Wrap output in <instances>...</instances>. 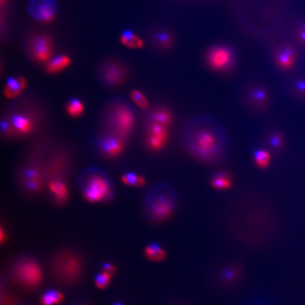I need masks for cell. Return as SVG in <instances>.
Instances as JSON below:
<instances>
[{"label": "cell", "mask_w": 305, "mask_h": 305, "mask_svg": "<svg viewBox=\"0 0 305 305\" xmlns=\"http://www.w3.org/2000/svg\"><path fill=\"white\" fill-rule=\"evenodd\" d=\"M144 254L149 260L154 262H160L165 260L167 254L159 244L151 243L146 247Z\"/></svg>", "instance_id": "d4e9b609"}, {"label": "cell", "mask_w": 305, "mask_h": 305, "mask_svg": "<svg viewBox=\"0 0 305 305\" xmlns=\"http://www.w3.org/2000/svg\"><path fill=\"white\" fill-rule=\"evenodd\" d=\"M47 187L53 195L56 203L62 204L67 200L68 188L64 181L55 180L49 183Z\"/></svg>", "instance_id": "603a6c76"}, {"label": "cell", "mask_w": 305, "mask_h": 305, "mask_svg": "<svg viewBox=\"0 0 305 305\" xmlns=\"http://www.w3.org/2000/svg\"><path fill=\"white\" fill-rule=\"evenodd\" d=\"M127 140L112 134L102 133L98 142V150L107 159L118 157L125 149Z\"/></svg>", "instance_id": "5bb4252c"}, {"label": "cell", "mask_w": 305, "mask_h": 305, "mask_svg": "<svg viewBox=\"0 0 305 305\" xmlns=\"http://www.w3.org/2000/svg\"><path fill=\"white\" fill-rule=\"evenodd\" d=\"M7 274L13 284L25 290L35 289L42 282L41 266L29 254H20L13 258L8 265Z\"/></svg>", "instance_id": "ba28073f"}, {"label": "cell", "mask_w": 305, "mask_h": 305, "mask_svg": "<svg viewBox=\"0 0 305 305\" xmlns=\"http://www.w3.org/2000/svg\"><path fill=\"white\" fill-rule=\"evenodd\" d=\"M113 305H125L123 304V303H114V304H113Z\"/></svg>", "instance_id": "d590c367"}, {"label": "cell", "mask_w": 305, "mask_h": 305, "mask_svg": "<svg viewBox=\"0 0 305 305\" xmlns=\"http://www.w3.org/2000/svg\"><path fill=\"white\" fill-rule=\"evenodd\" d=\"M46 117L41 102L26 94L18 97L5 109L1 116V135L6 138H22L33 135Z\"/></svg>", "instance_id": "7a4b0ae2"}, {"label": "cell", "mask_w": 305, "mask_h": 305, "mask_svg": "<svg viewBox=\"0 0 305 305\" xmlns=\"http://www.w3.org/2000/svg\"><path fill=\"white\" fill-rule=\"evenodd\" d=\"M27 87V81L23 76H16L8 79L5 84L4 95L10 100H15L22 96Z\"/></svg>", "instance_id": "d6986e66"}, {"label": "cell", "mask_w": 305, "mask_h": 305, "mask_svg": "<svg viewBox=\"0 0 305 305\" xmlns=\"http://www.w3.org/2000/svg\"><path fill=\"white\" fill-rule=\"evenodd\" d=\"M78 185L85 199L91 203H106L114 197L113 183L101 169L91 167L78 177Z\"/></svg>", "instance_id": "52a82bcc"}, {"label": "cell", "mask_w": 305, "mask_h": 305, "mask_svg": "<svg viewBox=\"0 0 305 305\" xmlns=\"http://www.w3.org/2000/svg\"><path fill=\"white\" fill-rule=\"evenodd\" d=\"M66 110L69 116L73 118H78L84 114V106L80 100L78 98H72L68 102Z\"/></svg>", "instance_id": "83f0119b"}, {"label": "cell", "mask_w": 305, "mask_h": 305, "mask_svg": "<svg viewBox=\"0 0 305 305\" xmlns=\"http://www.w3.org/2000/svg\"><path fill=\"white\" fill-rule=\"evenodd\" d=\"M50 144L48 136H38L32 143L16 170V182L24 194H40L47 186L44 165Z\"/></svg>", "instance_id": "3957f363"}, {"label": "cell", "mask_w": 305, "mask_h": 305, "mask_svg": "<svg viewBox=\"0 0 305 305\" xmlns=\"http://www.w3.org/2000/svg\"><path fill=\"white\" fill-rule=\"evenodd\" d=\"M71 64L70 58L67 55H59L47 62L45 70L50 74H55L67 69Z\"/></svg>", "instance_id": "cb8c5ba5"}, {"label": "cell", "mask_w": 305, "mask_h": 305, "mask_svg": "<svg viewBox=\"0 0 305 305\" xmlns=\"http://www.w3.org/2000/svg\"><path fill=\"white\" fill-rule=\"evenodd\" d=\"M168 136V127L160 124L147 123L145 142L149 150L158 152L163 148Z\"/></svg>", "instance_id": "9a60e30c"}, {"label": "cell", "mask_w": 305, "mask_h": 305, "mask_svg": "<svg viewBox=\"0 0 305 305\" xmlns=\"http://www.w3.org/2000/svg\"><path fill=\"white\" fill-rule=\"evenodd\" d=\"M63 295L56 290H50L41 296L42 305H56L63 301Z\"/></svg>", "instance_id": "f546056e"}, {"label": "cell", "mask_w": 305, "mask_h": 305, "mask_svg": "<svg viewBox=\"0 0 305 305\" xmlns=\"http://www.w3.org/2000/svg\"><path fill=\"white\" fill-rule=\"evenodd\" d=\"M50 274L55 284L64 287H72L79 284L85 271L84 257L75 249L62 248L52 256Z\"/></svg>", "instance_id": "277c9868"}, {"label": "cell", "mask_w": 305, "mask_h": 305, "mask_svg": "<svg viewBox=\"0 0 305 305\" xmlns=\"http://www.w3.org/2000/svg\"><path fill=\"white\" fill-rule=\"evenodd\" d=\"M182 142L191 157L206 165L223 162L230 152L224 128L208 115H201L188 122L183 130Z\"/></svg>", "instance_id": "6da1fadb"}, {"label": "cell", "mask_w": 305, "mask_h": 305, "mask_svg": "<svg viewBox=\"0 0 305 305\" xmlns=\"http://www.w3.org/2000/svg\"><path fill=\"white\" fill-rule=\"evenodd\" d=\"M264 148L269 152H277L284 147V136L279 131H270L268 132L263 140Z\"/></svg>", "instance_id": "7402d4cb"}, {"label": "cell", "mask_w": 305, "mask_h": 305, "mask_svg": "<svg viewBox=\"0 0 305 305\" xmlns=\"http://www.w3.org/2000/svg\"><path fill=\"white\" fill-rule=\"evenodd\" d=\"M244 107L251 113H260L269 108L271 94L266 85L251 82L245 85L240 93Z\"/></svg>", "instance_id": "8fae6325"}, {"label": "cell", "mask_w": 305, "mask_h": 305, "mask_svg": "<svg viewBox=\"0 0 305 305\" xmlns=\"http://www.w3.org/2000/svg\"><path fill=\"white\" fill-rule=\"evenodd\" d=\"M72 152L67 147L55 146L49 148L45 157L44 173L47 186L52 181L66 182L73 166Z\"/></svg>", "instance_id": "9c48e42d"}, {"label": "cell", "mask_w": 305, "mask_h": 305, "mask_svg": "<svg viewBox=\"0 0 305 305\" xmlns=\"http://www.w3.org/2000/svg\"><path fill=\"white\" fill-rule=\"evenodd\" d=\"M122 181L127 186L133 187H142L146 184V179L141 174L134 172H127L122 176Z\"/></svg>", "instance_id": "f1b7e54d"}, {"label": "cell", "mask_w": 305, "mask_h": 305, "mask_svg": "<svg viewBox=\"0 0 305 305\" xmlns=\"http://www.w3.org/2000/svg\"><path fill=\"white\" fill-rule=\"evenodd\" d=\"M130 97H131L134 103L137 106L140 107L141 109L144 110L149 109V102L148 99L146 97L145 95L143 93L141 92L140 91H139V90H132L131 93H130Z\"/></svg>", "instance_id": "1f68e13d"}, {"label": "cell", "mask_w": 305, "mask_h": 305, "mask_svg": "<svg viewBox=\"0 0 305 305\" xmlns=\"http://www.w3.org/2000/svg\"><path fill=\"white\" fill-rule=\"evenodd\" d=\"M23 305V304H16V305Z\"/></svg>", "instance_id": "8d00e7d4"}, {"label": "cell", "mask_w": 305, "mask_h": 305, "mask_svg": "<svg viewBox=\"0 0 305 305\" xmlns=\"http://www.w3.org/2000/svg\"><path fill=\"white\" fill-rule=\"evenodd\" d=\"M177 203V193L172 186L159 184L152 187L144 197L142 212L152 223H163L173 214Z\"/></svg>", "instance_id": "5b68a950"}, {"label": "cell", "mask_w": 305, "mask_h": 305, "mask_svg": "<svg viewBox=\"0 0 305 305\" xmlns=\"http://www.w3.org/2000/svg\"><path fill=\"white\" fill-rule=\"evenodd\" d=\"M155 45L159 50H169L172 45V37L165 32L157 33L155 36Z\"/></svg>", "instance_id": "4dcf8cb0"}, {"label": "cell", "mask_w": 305, "mask_h": 305, "mask_svg": "<svg viewBox=\"0 0 305 305\" xmlns=\"http://www.w3.org/2000/svg\"><path fill=\"white\" fill-rule=\"evenodd\" d=\"M112 276L105 271H102L95 277V284L100 289H104L109 284Z\"/></svg>", "instance_id": "d6a6232c"}, {"label": "cell", "mask_w": 305, "mask_h": 305, "mask_svg": "<svg viewBox=\"0 0 305 305\" xmlns=\"http://www.w3.org/2000/svg\"><path fill=\"white\" fill-rule=\"evenodd\" d=\"M233 181V174L228 171L221 170L212 176L210 184L217 190H226L231 188Z\"/></svg>", "instance_id": "44dd1931"}, {"label": "cell", "mask_w": 305, "mask_h": 305, "mask_svg": "<svg viewBox=\"0 0 305 305\" xmlns=\"http://www.w3.org/2000/svg\"><path fill=\"white\" fill-rule=\"evenodd\" d=\"M206 62L211 70L217 73H229L235 67L233 50L225 45H216L210 48L206 55Z\"/></svg>", "instance_id": "7c38bea8"}, {"label": "cell", "mask_w": 305, "mask_h": 305, "mask_svg": "<svg viewBox=\"0 0 305 305\" xmlns=\"http://www.w3.org/2000/svg\"><path fill=\"white\" fill-rule=\"evenodd\" d=\"M297 54L293 47L285 45L280 47L274 54V62L276 67L283 70H288L294 66Z\"/></svg>", "instance_id": "ac0fdd59"}, {"label": "cell", "mask_w": 305, "mask_h": 305, "mask_svg": "<svg viewBox=\"0 0 305 305\" xmlns=\"http://www.w3.org/2000/svg\"><path fill=\"white\" fill-rule=\"evenodd\" d=\"M102 267H103V271L108 273V274H109L112 276L114 275L115 271H116L114 266L108 262L104 263Z\"/></svg>", "instance_id": "836d02e7"}, {"label": "cell", "mask_w": 305, "mask_h": 305, "mask_svg": "<svg viewBox=\"0 0 305 305\" xmlns=\"http://www.w3.org/2000/svg\"><path fill=\"white\" fill-rule=\"evenodd\" d=\"M130 76V68L119 59H108L103 62L98 69V81L108 89H117L123 86Z\"/></svg>", "instance_id": "30bf717a"}, {"label": "cell", "mask_w": 305, "mask_h": 305, "mask_svg": "<svg viewBox=\"0 0 305 305\" xmlns=\"http://www.w3.org/2000/svg\"><path fill=\"white\" fill-rule=\"evenodd\" d=\"M55 0H31L28 6L30 14L37 21L49 23L55 16Z\"/></svg>", "instance_id": "2e32d148"}, {"label": "cell", "mask_w": 305, "mask_h": 305, "mask_svg": "<svg viewBox=\"0 0 305 305\" xmlns=\"http://www.w3.org/2000/svg\"><path fill=\"white\" fill-rule=\"evenodd\" d=\"M27 50L28 55L35 62L47 63L52 59V40L45 35H35L28 42Z\"/></svg>", "instance_id": "4fadbf2b"}, {"label": "cell", "mask_w": 305, "mask_h": 305, "mask_svg": "<svg viewBox=\"0 0 305 305\" xmlns=\"http://www.w3.org/2000/svg\"><path fill=\"white\" fill-rule=\"evenodd\" d=\"M102 133L128 140L136 125L135 110L121 98L112 100L105 107L101 118Z\"/></svg>", "instance_id": "8992f818"}, {"label": "cell", "mask_w": 305, "mask_h": 305, "mask_svg": "<svg viewBox=\"0 0 305 305\" xmlns=\"http://www.w3.org/2000/svg\"><path fill=\"white\" fill-rule=\"evenodd\" d=\"M172 115L169 110L163 107H158L149 113L147 123L160 124L168 127L172 124Z\"/></svg>", "instance_id": "ffe728a7"}, {"label": "cell", "mask_w": 305, "mask_h": 305, "mask_svg": "<svg viewBox=\"0 0 305 305\" xmlns=\"http://www.w3.org/2000/svg\"><path fill=\"white\" fill-rule=\"evenodd\" d=\"M254 164L261 169H266L270 165L271 160V152L267 149H257L253 154Z\"/></svg>", "instance_id": "4316f807"}, {"label": "cell", "mask_w": 305, "mask_h": 305, "mask_svg": "<svg viewBox=\"0 0 305 305\" xmlns=\"http://www.w3.org/2000/svg\"><path fill=\"white\" fill-rule=\"evenodd\" d=\"M300 39H301V41L305 43V26L302 28L301 33H300Z\"/></svg>", "instance_id": "e575fe53"}, {"label": "cell", "mask_w": 305, "mask_h": 305, "mask_svg": "<svg viewBox=\"0 0 305 305\" xmlns=\"http://www.w3.org/2000/svg\"><path fill=\"white\" fill-rule=\"evenodd\" d=\"M243 269L237 264H228L218 271L216 274L217 282L223 288H230L238 282L242 277Z\"/></svg>", "instance_id": "e0dca14e"}, {"label": "cell", "mask_w": 305, "mask_h": 305, "mask_svg": "<svg viewBox=\"0 0 305 305\" xmlns=\"http://www.w3.org/2000/svg\"><path fill=\"white\" fill-rule=\"evenodd\" d=\"M120 40L125 46L129 48L140 49L144 47L143 40L131 30H125L122 34Z\"/></svg>", "instance_id": "484cf974"}]
</instances>
